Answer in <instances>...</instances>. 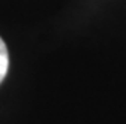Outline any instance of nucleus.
I'll return each mask as SVG.
<instances>
[{"label": "nucleus", "instance_id": "nucleus-1", "mask_svg": "<svg viewBox=\"0 0 126 124\" xmlns=\"http://www.w3.org/2000/svg\"><path fill=\"white\" fill-rule=\"evenodd\" d=\"M8 69H9V54L3 39L0 37V82L5 79Z\"/></svg>", "mask_w": 126, "mask_h": 124}]
</instances>
